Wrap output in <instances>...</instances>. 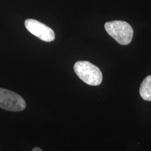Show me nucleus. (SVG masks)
Returning <instances> with one entry per match:
<instances>
[{"label": "nucleus", "mask_w": 151, "mask_h": 151, "mask_svg": "<svg viewBox=\"0 0 151 151\" xmlns=\"http://www.w3.org/2000/svg\"><path fill=\"white\" fill-rule=\"evenodd\" d=\"M74 71L78 78L92 86H99L102 82L103 76L97 66L88 61H78L73 66Z\"/></svg>", "instance_id": "nucleus-1"}, {"label": "nucleus", "mask_w": 151, "mask_h": 151, "mask_svg": "<svg viewBox=\"0 0 151 151\" xmlns=\"http://www.w3.org/2000/svg\"><path fill=\"white\" fill-rule=\"evenodd\" d=\"M104 27L106 32L120 45L126 46L131 43L134 31L127 22L121 20L107 22Z\"/></svg>", "instance_id": "nucleus-2"}, {"label": "nucleus", "mask_w": 151, "mask_h": 151, "mask_svg": "<svg viewBox=\"0 0 151 151\" xmlns=\"http://www.w3.org/2000/svg\"><path fill=\"white\" fill-rule=\"evenodd\" d=\"M26 107L23 98L16 92L0 88V108L9 111H21Z\"/></svg>", "instance_id": "nucleus-3"}, {"label": "nucleus", "mask_w": 151, "mask_h": 151, "mask_svg": "<svg viewBox=\"0 0 151 151\" xmlns=\"http://www.w3.org/2000/svg\"><path fill=\"white\" fill-rule=\"evenodd\" d=\"M24 25L30 33L43 41L51 42L55 38L54 31L51 28L35 19L26 20Z\"/></svg>", "instance_id": "nucleus-4"}, {"label": "nucleus", "mask_w": 151, "mask_h": 151, "mask_svg": "<svg viewBox=\"0 0 151 151\" xmlns=\"http://www.w3.org/2000/svg\"><path fill=\"white\" fill-rule=\"evenodd\" d=\"M139 93L143 99L151 101V76H147L141 83Z\"/></svg>", "instance_id": "nucleus-5"}, {"label": "nucleus", "mask_w": 151, "mask_h": 151, "mask_svg": "<svg viewBox=\"0 0 151 151\" xmlns=\"http://www.w3.org/2000/svg\"><path fill=\"white\" fill-rule=\"evenodd\" d=\"M32 151H42V150L39 148H35Z\"/></svg>", "instance_id": "nucleus-6"}]
</instances>
